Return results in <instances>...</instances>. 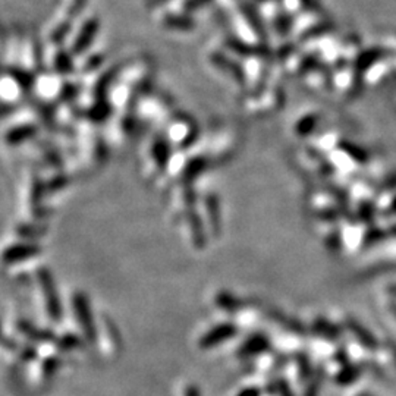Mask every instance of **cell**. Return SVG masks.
<instances>
[{
    "label": "cell",
    "instance_id": "6da1fadb",
    "mask_svg": "<svg viewBox=\"0 0 396 396\" xmlns=\"http://www.w3.org/2000/svg\"><path fill=\"white\" fill-rule=\"evenodd\" d=\"M37 279L43 289V295H44V301H46V310H48L49 317L54 322H59L62 317V307H61L59 295H58V292H56L54 280L50 275V271L48 269L39 270Z\"/></svg>",
    "mask_w": 396,
    "mask_h": 396
},
{
    "label": "cell",
    "instance_id": "7a4b0ae2",
    "mask_svg": "<svg viewBox=\"0 0 396 396\" xmlns=\"http://www.w3.org/2000/svg\"><path fill=\"white\" fill-rule=\"evenodd\" d=\"M74 310H75V317L78 319L79 324H81V329L84 331L87 339L93 341L96 336L94 323H93L92 311H90V305L83 293H75L74 295Z\"/></svg>",
    "mask_w": 396,
    "mask_h": 396
},
{
    "label": "cell",
    "instance_id": "3957f363",
    "mask_svg": "<svg viewBox=\"0 0 396 396\" xmlns=\"http://www.w3.org/2000/svg\"><path fill=\"white\" fill-rule=\"evenodd\" d=\"M40 253V248L32 244H24V245H12L8 250L3 251L2 260L5 263H18L24 262V260L36 257Z\"/></svg>",
    "mask_w": 396,
    "mask_h": 396
},
{
    "label": "cell",
    "instance_id": "277c9868",
    "mask_svg": "<svg viewBox=\"0 0 396 396\" xmlns=\"http://www.w3.org/2000/svg\"><path fill=\"white\" fill-rule=\"evenodd\" d=\"M17 329L22 333L25 335L31 341H36V342H50L54 339V335L49 331H43V329H37L36 326L30 322L25 320H21L17 323Z\"/></svg>",
    "mask_w": 396,
    "mask_h": 396
},
{
    "label": "cell",
    "instance_id": "5b68a950",
    "mask_svg": "<svg viewBox=\"0 0 396 396\" xmlns=\"http://www.w3.org/2000/svg\"><path fill=\"white\" fill-rule=\"evenodd\" d=\"M235 333V327L232 324H223L218 329H213L207 336H205L201 342V346H213L216 344L223 342L225 339L231 337Z\"/></svg>",
    "mask_w": 396,
    "mask_h": 396
},
{
    "label": "cell",
    "instance_id": "8992f818",
    "mask_svg": "<svg viewBox=\"0 0 396 396\" xmlns=\"http://www.w3.org/2000/svg\"><path fill=\"white\" fill-rule=\"evenodd\" d=\"M34 132H36V129H34L32 127H19V128L9 131V134L6 135V141L9 144H19L22 141L31 138Z\"/></svg>",
    "mask_w": 396,
    "mask_h": 396
},
{
    "label": "cell",
    "instance_id": "52a82bcc",
    "mask_svg": "<svg viewBox=\"0 0 396 396\" xmlns=\"http://www.w3.org/2000/svg\"><path fill=\"white\" fill-rule=\"evenodd\" d=\"M59 366H61V359H59V358L52 357V358L44 359V363L41 364L43 376H46V377L53 376V375H54V371L58 370V367H59Z\"/></svg>",
    "mask_w": 396,
    "mask_h": 396
},
{
    "label": "cell",
    "instance_id": "ba28073f",
    "mask_svg": "<svg viewBox=\"0 0 396 396\" xmlns=\"http://www.w3.org/2000/svg\"><path fill=\"white\" fill-rule=\"evenodd\" d=\"M79 344H81L79 342V339L72 335H66L59 341V346L62 349H74L75 346H79Z\"/></svg>",
    "mask_w": 396,
    "mask_h": 396
},
{
    "label": "cell",
    "instance_id": "9c48e42d",
    "mask_svg": "<svg viewBox=\"0 0 396 396\" xmlns=\"http://www.w3.org/2000/svg\"><path fill=\"white\" fill-rule=\"evenodd\" d=\"M34 357H36V351H34V348H25L24 353H22V359L25 361H30Z\"/></svg>",
    "mask_w": 396,
    "mask_h": 396
},
{
    "label": "cell",
    "instance_id": "30bf717a",
    "mask_svg": "<svg viewBox=\"0 0 396 396\" xmlns=\"http://www.w3.org/2000/svg\"><path fill=\"white\" fill-rule=\"evenodd\" d=\"M241 396H258V392L256 389H250V390H245Z\"/></svg>",
    "mask_w": 396,
    "mask_h": 396
},
{
    "label": "cell",
    "instance_id": "8fae6325",
    "mask_svg": "<svg viewBox=\"0 0 396 396\" xmlns=\"http://www.w3.org/2000/svg\"><path fill=\"white\" fill-rule=\"evenodd\" d=\"M187 396H200V395H198V392H197L196 388H189V389L187 390Z\"/></svg>",
    "mask_w": 396,
    "mask_h": 396
},
{
    "label": "cell",
    "instance_id": "7c38bea8",
    "mask_svg": "<svg viewBox=\"0 0 396 396\" xmlns=\"http://www.w3.org/2000/svg\"><path fill=\"white\" fill-rule=\"evenodd\" d=\"M0 342H2V344H3V345H5V346H6V345H8V344H9V342H8V341H6V339H5V337H3V336H2V327H0Z\"/></svg>",
    "mask_w": 396,
    "mask_h": 396
}]
</instances>
